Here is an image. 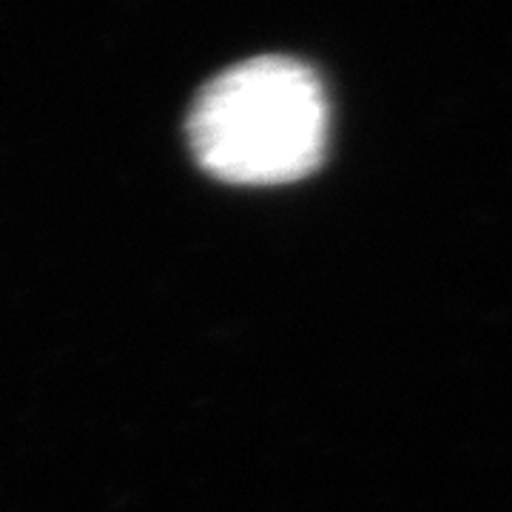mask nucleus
<instances>
[{"label": "nucleus", "mask_w": 512, "mask_h": 512, "mask_svg": "<svg viewBox=\"0 0 512 512\" xmlns=\"http://www.w3.org/2000/svg\"><path fill=\"white\" fill-rule=\"evenodd\" d=\"M188 146L217 180L291 183L311 174L328 146V100L299 60L254 57L217 74L188 111Z\"/></svg>", "instance_id": "nucleus-1"}]
</instances>
